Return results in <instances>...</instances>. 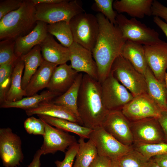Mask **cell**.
Returning a JSON list of instances; mask_svg holds the SVG:
<instances>
[{"mask_svg": "<svg viewBox=\"0 0 167 167\" xmlns=\"http://www.w3.org/2000/svg\"><path fill=\"white\" fill-rule=\"evenodd\" d=\"M96 16L99 24L98 35L92 52L97 66L98 81L102 82L109 74L115 59L121 54L126 41L116 25L102 14Z\"/></svg>", "mask_w": 167, "mask_h": 167, "instance_id": "1", "label": "cell"}, {"mask_svg": "<svg viewBox=\"0 0 167 167\" xmlns=\"http://www.w3.org/2000/svg\"><path fill=\"white\" fill-rule=\"evenodd\" d=\"M77 108L82 125L92 130L101 126L109 111L103 102L101 83L85 74L79 90Z\"/></svg>", "mask_w": 167, "mask_h": 167, "instance_id": "2", "label": "cell"}, {"mask_svg": "<svg viewBox=\"0 0 167 167\" xmlns=\"http://www.w3.org/2000/svg\"><path fill=\"white\" fill-rule=\"evenodd\" d=\"M35 11L32 0H25L18 9L2 17L0 19V40H15L29 33L36 24Z\"/></svg>", "mask_w": 167, "mask_h": 167, "instance_id": "3", "label": "cell"}, {"mask_svg": "<svg viewBox=\"0 0 167 167\" xmlns=\"http://www.w3.org/2000/svg\"><path fill=\"white\" fill-rule=\"evenodd\" d=\"M35 16L36 20L47 24L62 21L69 23L75 16L84 12L80 1L63 0L52 4H39L35 5Z\"/></svg>", "mask_w": 167, "mask_h": 167, "instance_id": "4", "label": "cell"}, {"mask_svg": "<svg viewBox=\"0 0 167 167\" xmlns=\"http://www.w3.org/2000/svg\"><path fill=\"white\" fill-rule=\"evenodd\" d=\"M116 25L126 41H131L144 45H154L163 41L154 29L148 27L135 18L128 19L122 14H118Z\"/></svg>", "mask_w": 167, "mask_h": 167, "instance_id": "5", "label": "cell"}, {"mask_svg": "<svg viewBox=\"0 0 167 167\" xmlns=\"http://www.w3.org/2000/svg\"><path fill=\"white\" fill-rule=\"evenodd\" d=\"M69 24L74 42L92 52L99 30L96 16L84 12L74 16Z\"/></svg>", "mask_w": 167, "mask_h": 167, "instance_id": "6", "label": "cell"}, {"mask_svg": "<svg viewBox=\"0 0 167 167\" xmlns=\"http://www.w3.org/2000/svg\"><path fill=\"white\" fill-rule=\"evenodd\" d=\"M110 72L134 97L147 93L145 76L136 70L121 55L114 61Z\"/></svg>", "mask_w": 167, "mask_h": 167, "instance_id": "7", "label": "cell"}, {"mask_svg": "<svg viewBox=\"0 0 167 167\" xmlns=\"http://www.w3.org/2000/svg\"><path fill=\"white\" fill-rule=\"evenodd\" d=\"M101 84L103 102L109 111L121 110L134 97L111 72Z\"/></svg>", "mask_w": 167, "mask_h": 167, "instance_id": "8", "label": "cell"}, {"mask_svg": "<svg viewBox=\"0 0 167 167\" xmlns=\"http://www.w3.org/2000/svg\"><path fill=\"white\" fill-rule=\"evenodd\" d=\"M0 156L5 167H18L24 159L21 138L9 127L0 129Z\"/></svg>", "mask_w": 167, "mask_h": 167, "instance_id": "9", "label": "cell"}, {"mask_svg": "<svg viewBox=\"0 0 167 167\" xmlns=\"http://www.w3.org/2000/svg\"><path fill=\"white\" fill-rule=\"evenodd\" d=\"M89 139L94 143L98 155L111 160H118L132 148L119 141L101 126L93 130Z\"/></svg>", "mask_w": 167, "mask_h": 167, "instance_id": "10", "label": "cell"}, {"mask_svg": "<svg viewBox=\"0 0 167 167\" xmlns=\"http://www.w3.org/2000/svg\"><path fill=\"white\" fill-rule=\"evenodd\" d=\"M121 110L131 122L149 118H158L164 111L147 93L134 97Z\"/></svg>", "mask_w": 167, "mask_h": 167, "instance_id": "11", "label": "cell"}, {"mask_svg": "<svg viewBox=\"0 0 167 167\" xmlns=\"http://www.w3.org/2000/svg\"><path fill=\"white\" fill-rule=\"evenodd\" d=\"M131 122L121 110L109 111L101 127L119 141L132 146L134 140L131 127Z\"/></svg>", "mask_w": 167, "mask_h": 167, "instance_id": "12", "label": "cell"}, {"mask_svg": "<svg viewBox=\"0 0 167 167\" xmlns=\"http://www.w3.org/2000/svg\"><path fill=\"white\" fill-rule=\"evenodd\" d=\"M134 143L152 144L165 142L158 118H149L131 122Z\"/></svg>", "mask_w": 167, "mask_h": 167, "instance_id": "13", "label": "cell"}, {"mask_svg": "<svg viewBox=\"0 0 167 167\" xmlns=\"http://www.w3.org/2000/svg\"><path fill=\"white\" fill-rule=\"evenodd\" d=\"M44 121L45 133L40 149L42 155L54 154L58 151L65 152L67 148L77 143L74 136Z\"/></svg>", "mask_w": 167, "mask_h": 167, "instance_id": "14", "label": "cell"}, {"mask_svg": "<svg viewBox=\"0 0 167 167\" xmlns=\"http://www.w3.org/2000/svg\"><path fill=\"white\" fill-rule=\"evenodd\" d=\"M68 48L72 68L79 73L83 72L98 81L97 66L92 52L75 42Z\"/></svg>", "mask_w": 167, "mask_h": 167, "instance_id": "15", "label": "cell"}, {"mask_svg": "<svg viewBox=\"0 0 167 167\" xmlns=\"http://www.w3.org/2000/svg\"><path fill=\"white\" fill-rule=\"evenodd\" d=\"M148 67L156 78L164 84L167 69V43L162 42L152 45H143Z\"/></svg>", "mask_w": 167, "mask_h": 167, "instance_id": "16", "label": "cell"}, {"mask_svg": "<svg viewBox=\"0 0 167 167\" xmlns=\"http://www.w3.org/2000/svg\"><path fill=\"white\" fill-rule=\"evenodd\" d=\"M47 25L45 22L37 20L35 26L29 33L15 40V53L17 58L27 54L43 41L48 34Z\"/></svg>", "mask_w": 167, "mask_h": 167, "instance_id": "17", "label": "cell"}, {"mask_svg": "<svg viewBox=\"0 0 167 167\" xmlns=\"http://www.w3.org/2000/svg\"><path fill=\"white\" fill-rule=\"evenodd\" d=\"M79 74L71 65L66 63L57 66L54 69L47 88L60 95L72 85Z\"/></svg>", "mask_w": 167, "mask_h": 167, "instance_id": "18", "label": "cell"}, {"mask_svg": "<svg viewBox=\"0 0 167 167\" xmlns=\"http://www.w3.org/2000/svg\"><path fill=\"white\" fill-rule=\"evenodd\" d=\"M51 35L48 34L40 45L44 60L59 65L70 61L69 48L55 41Z\"/></svg>", "mask_w": 167, "mask_h": 167, "instance_id": "19", "label": "cell"}, {"mask_svg": "<svg viewBox=\"0 0 167 167\" xmlns=\"http://www.w3.org/2000/svg\"><path fill=\"white\" fill-rule=\"evenodd\" d=\"M25 112L28 116L34 114L45 115L67 120L82 125L80 119L72 112L50 101L42 102L36 107L26 110Z\"/></svg>", "mask_w": 167, "mask_h": 167, "instance_id": "20", "label": "cell"}, {"mask_svg": "<svg viewBox=\"0 0 167 167\" xmlns=\"http://www.w3.org/2000/svg\"><path fill=\"white\" fill-rule=\"evenodd\" d=\"M153 0H116L113 1V9L118 14L126 13L132 18L142 19L152 15Z\"/></svg>", "mask_w": 167, "mask_h": 167, "instance_id": "21", "label": "cell"}, {"mask_svg": "<svg viewBox=\"0 0 167 167\" xmlns=\"http://www.w3.org/2000/svg\"><path fill=\"white\" fill-rule=\"evenodd\" d=\"M58 66L44 60L24 89L26 96L34 95L40 90L47 88L53 72Z\"/></svg>", "mask_w": 167, "mask_h": 167, "instance_id": "22", "label": "cell"}, {"mask_svg": "<svg viewBox=\"0 0 167 167\" xmlns=\"http://www.w3.org/2000/svg\"><path fill=\"white\" fill-rule=\"evenodd\" d=\"M127 60L139 72L145 75L148 65L143 45L130 41H126L120 54Z\"/></svg>", "mask_w": 167, "mask_h": 167, "instance_id": "23", "label": "cell"}, {"mask_svg": "<svg viewBox=\"0 0 167 167\" xmlns=\"http://www.w3.org/2000/svg\"><path fill=\"white\" fill-rule=\"evenodd\" d=\"M41 52L40 45H37L20 58L24 64V72L22 80V87L24 90L44 60Z\"/></svg>", "mask_w": 167, "mask_h": 167, "instance_id": "24", "label": "cell"}, {"mask_svg": "<svg viewBox=\"0 0 167 167\" xmlns=\"http://www.w3.org/2000/svg\"><path fill=\"white\" fill-rule=\"evenodd\" d=\"M144 76L148 94L163 110L167 111V92L165 84L156 78L148 66Z\"/></svg>", "mask_w": 167, "mask_h": 167, "instance_id": "25", "label": "cell"}, {"mask_svg": "<svg viewBox=\"0 0 167 167\" xmlns=\"http://www.w3.org/2000/svg\"><path fill=\"white\" fill-rule=\"evenodd\" d=\"M59 94L57 93L48 90L40 94L23 98L14 102L4 101L0 104V108H17L28 110L36 107L40 103L45 101H50Z\"/></svg>", "mask_w": 167, "mask_h": 167, "instance_id": "26", "label": "cell"}, {"mask_svg": "<svg viewBox=\"0 0 167 167\" xmlns=\"http://www.w3.org/2000/svg\"><path fill=\"white\" fill-rule=\"evenodd\" d=\"M24 68V63L19 58L12 71L11 83L6 94L5 101H16L22 99L23 96H26L25 91L22 87V76Z\"/></svg>", "mask_w": 167, "mask_h": 167, "instance_id": "27", "label": "cell"}, {"mask_svg": "<svg viewBox=\"0 0 167 167\" xmlns=\"http://www.w3.org/2000/svg\"><path fill=\"white\" fill-rule=\"evenodd\" d=\"M37 116L50 125L65 131L73 133L84 139H89L93 130L67 120L45 115Z\"/></svg>", "mask_w": 167, "mask_h": 167, "instance_id": "28", "label": "cell"}, {"mask_svg": "<svg viewBox=\"0 0 167 167\" xmlns=\"http://www.w3.org/2000/svg\"><path fill=\"white\" fill-rule=\"evenodd\" d=\"M83 75L81 73H79L71 87L66 92L57 97L53 101L55 104L63 106L68 109L79 118L78 111L77 101Z\"/></svg>", "mask_w": 167, "mask_h": 167, "instance_id": "29", "label": "cell"}, {"mask_svg": "<svg viewBox=\"0 0 167 167\" xmlns=\"http://www.w3.org/2000/svg\"><path fill=\"white\" fill-rule=\"evenodd\" d=\"M80 138L79 148L73 167H89L98 155L96 148L92 140L89 139L85 142Z\"/></svg>", "mask_w": 167, "mask_h": 167, "instance_id": "30", "label": "cell"}, {"mask_svg": "<svg viewBox=\"0 0 167 167\" xmlns=\"http://www.w3.org/2000/svg\"><path fill=\"white\" fill-rule=\"evenodd\" d=\"M48 33L55 36L63 46L68 48L73 42V35L69 23L62 21L47 25Z\"/></svg>", "mask_w": 167, "mask_h": 167, "instance_id": "31", "label": "cell"}, {"mask_svg": "<svg viewBox=\"0 0 167 167\" xmlns=\"http://www.w3.org/2000/svg\"><path fill=\"white\" fill-rule=\"evenodd\" d=\"M149 160L132 147L117 161L121 167H147Z\"/></svg>", "mask_w": 167, "mask_h": 167, "instance_id": "32", "label": "cell"}, {"mask_svg": "<svg viewBox=\"0 0 167 167\" xmlns=\"http://www.w3.org/2000/svg\"><path fill=\"white\" fill-rule=\"evenodd\" d=\"M17 61L0 65V104L5 101L6 94L11 83L12 71Z\"/></svg>", "mask_w": 167, "mask_h": 167, "instance_id": "33", "label": "cell"}, {"mask_svg": "<svg viewBox=\"0 0 167 167\" xmlns=\"http://www.w3.org/2000/svg\"><path fill=\"white\" fill-rule=\"evenodd\" d=\"M133 147L148 159L157 155L167 154V143L146 144L134 143Z\"/></svg>", "mask_w": 167, "mask_h": 167, "instance_id": "34", "label": "cell"}, {"mask_svg": "<svg viewBox=\"0 0 167 167\" xmlns=\"http://www.w3.org/2000/svg\"><path fill=\"white\" fill-rule=\"evenodd\" d=\"M113 0H95L91 8L95 11L103 14L112 24L116 25L118 14L113 10Z\"/></svg>", "mask_w": 167, "mask_h": 167, "instance_id": "35", "label": "cell"}, {"mask_svg": "<svg viewBox=\"0 0 167 167\" xmlns=\"http://www.w3.org/2000/svg\"><path fill=\"white\" fill-rule=\"evenodd\" d=\"M15 45V39H6L0 41V65L16 61L19 58L16 56Z\"/></svg>", "mask_w": 167, "mask_h": 167, "instance_id": "36", "label": "cell"}, {"mask_svg": "<svg viewBox=\"0 0 167 167\" xmlns=\"http://www.w3.org/2000/svg\"><path fill=\"white\" fill-rule=\"evenodd\" d=\"M24 125L25 130L29 134L42 136L44 134L45 123L41 118L31 116L25 121Z\"/></svg>", "mask_w": 167, "mask_h": 167, "instance_id": "37", "label": "cell"}, {"mask_svg": "<svg viewBox=\"0 0 167 167\" xmlns=\"http://www.w3.org/2000/svg\"><path fill=\"white\" fill-rule=\"evenodd\" d=\"M79 148L77 143L70 146L65 152V157L62 161L57 160L54 163L57 167H73L74 161Z\"/></svg>", "mask_w": 167, "mask_h": 167, "instance_id": "38", "label": "cell"}, {"mask_svg": "<svg viewBox=\"0 0 167 167\" xmlns=\"http://www.w3.org/2000/svg\"><path fill=\"white\" fill-rule=\"evenodd\" d=\"M23 0H5L0 2V19L8 13L18 9Z\"/></svg>", "mask_w": 167, "mask_h": 167, "instance_id": "39", "label": "cell"}, {"mask_svg": "<svg viewBox=\"0 0 167 167\" xmlns=\"http://www.w3.org/2000/svg\"><path fill=\"white\" fill-rule=\"evenodd\" d=\"M152 15L164 19L167 22V7L159 1L153 0L152 6Z\"/></svg>", "mask_w": 167, "mask_h": 167, "instance_id": "40", "label": "cell"}, {"mask_svg": "<svg viewBox=\"0 0 167 167\" xmlns=\"http://www.w3.org/2000/svg\"><path fill=\"white\" fill-rule=\"evenodd\" d=\"M111 162L109 158L98 155L89 167H111Z\"/></svg>", "mask_w": 167, "mask_h": 167, "instance_id": "41", "label": "cell"}, {"mask_svg": "<svg viewBox=\"0 0 167 167\" xmlns=\"http://www.w3.org/2000/svg\"><path fill=\"white\" fill-rule=\"evenodd\" d=\"M158 120L164 134L165 142L167 143V111H162Z\"/></svg>", "mask_w": 167, "mask_h": 167, "instance_id": "42", "label": "cell"}, {"mask_svg": "<svg viewBox=\"0 0 167 167\" xmlns=\"http://www.w3.org/2000/svg\"><path fill=\"white\" fill-rule=\"evenodd\" d=\"M42 155L40 149L37 150L34 155L31 162L28 167H41V157Z\"/></svg>", "mask_w": 167, "mask_h": 167, "instance_id": "43", "label": "cell"}, {"mask_svg": "<svg viewBox=\"0 0 167 167\" xmlns=\"http://www.w3.org/2000/svg\"><path fill=\"white\" fill-rule=\"evenodd\" d=\"M152 158L161 167H167V154L157 155Z\"/></svg>", "mask_w": 167, "mask_h": 167, "instance_id": "44", "label": "cell"}, {"mask_svg": "<svg viewBox=\"0 0 167 167\" xmlns=\"http://www.w3.org/2000/svg\"><path fill=\"white\" fill-rule=\"evenodd\" d=\"M153 21L164 33L167 38V23L162 20L160 17L154 16Z\"/></svg>", "mask_w": 167, "mask_h": 167, "instance_id": "45", "label": "cell"}, {"mask_svg": "<svg viewBox=\"0 0 167 167\" xmlns=\"http://www.w3.org/2000/svg\"><path fill=\"white\" fill-rule=\"evenodd\" d=\"M63 0H32L35 5L39 4H52L59 3Z\"/></svg>", "mask_w": 167, "mask_h": 167, "instance_id": "46", "label": "cell"}, {"mask_svg": "<svg viewBox=\"0 0 167 167\" xmlns=\"http://www.w3.org/2000/svg\"><path fill=\"white\" fill-rule=\"evenodd\" d=\"M147 167H161L152 158L149 161Z\"/></svg>", "mask_w": 167, "mask_h": 167, "instance_id": "47", "label": "cell"}, {"mask_svg": "<svg viewBox=\"0 0 167 167\" xmlns=\"http://www.w3.org/2000/svg\"><path fill=\"white\" fill-rule=\"evenodd\" d=\"M111 167H121L117 160H111Z\"/></svg>", "mask_w": 167, "mask_h": 167, "instance_id": "48", "label": "cell"}, {"mask_svg": "<svg viewBox=\"0 0 167 167\" xmlns=\"http://www.w3.org/2000/svg\"><path fill=\"white\" fill-rule=\"evenodd\" d=\"M164 84L167 92V72L165 74L164 78Z\"/></svg>", "mask_w": 167, "mask_h": 167, "instance_id": "49", "label": "cell"}, {"mask_svg": "<svg viewBox=\"0 0 167 167\" xmlns=\"http://www.w3.org/2000/svg\"></svg>", "mask_w": 167, "mask_h": 167, "instance_id": "50", "label": "cell"}]
</instances>
